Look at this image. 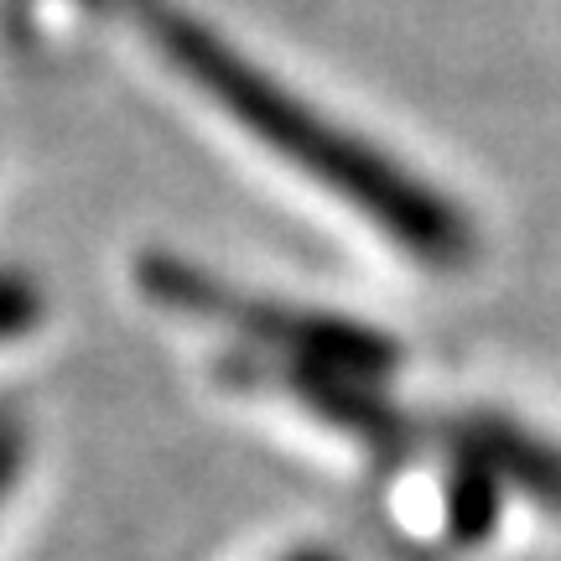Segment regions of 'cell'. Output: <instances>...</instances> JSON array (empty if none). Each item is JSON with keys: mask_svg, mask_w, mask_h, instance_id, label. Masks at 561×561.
Returning a JSON list of instances; mask_svg holds the SVG:
<instances>
[{"mask_svg": "<svg viewBox=\"0 0 561 561\" xmlns=\"http://www.w3.org/2000/svg\"><path fill=\"white\" fill-rule=\"evenodd\" d=\"M286 561H339L333 551H297V557H286Z\"/></svg>", "mask_w": 561, "mask_h": 561, "instance_id": "cell-7", "label": "cell"}, {"mask_svg": "<svg viewBox=\"0 0 561 561\" xmlns=\"http://www.w3.org/2000/svg\"><path fill=\"white\" fill-rule=\"evenodd\" d=\"M110 11L136 32L146 58L172 73L203 110H214L240 140L343 203L401 255L437 271L473 255V224L437 182L411 172L348 121L328 115L312 94L224 37L208 16L187 11L182 0H110Z\"/></svg>", "mask_w": 561, "mask_h": 561, "instance_id": "cell-1", "label": "cell"}, {"mask_svg": "<svg viewBox=\"0 0 561 561\" xmlns=\"http://www.w3.org/2000/svg\"><path fill=\"white\" fill-rule=\"evenodd\" d=\"M140 286L182 318L214 322L224 333H234L271 364L339 369V375H359V380H385L401 364V348L385 339L380 328L333 318V312H312V307H286V301L271 297H244L240 286L208 276V271H193L182 261H146Z\"/></svg>", "mask_w": 561, "mask_h": 561, "instance_id": "cell-2", "label": "cell"}, {"mask_svg": "<svg viewBox=\"0 0 561 561\" xmlns=\"http://www.w3.org/2000/svg\"><path fill=\"white\" fill-rule=\"evenodd\" d=\"M21 458H26V437H21V421L0 405V504H5V494L16 489L21 479Z\"/></svg>", "mask_w": 561, "mask_h": 561, "instance_id": "cell-6", "label": "cell"}, {"mask_svg": "<svg viewBox=\"0 0 561 561\" xmlns=\"http://www.w3.org/2000/svg\"><path fill=\"white\" fill-rule=\"evenodd\" d=\"M442 442H447L453 458L479 462L483 473H494L504 489H515V494L546 504V510H561V447L515 426L510 416H489V411L458 416L447 421Z\"/></svg>", "mask_w": 561, "mask_h": 561, "instance_id": "cell-3", "label": "cell"}, {"mask_svg": "<svg viewBox=\"0 0 561 561\" xmlns=\"http://www.w3.org/2000/svg\"><path fill=\"white\" fill-rule=\"evenodd\" d=\"M504 494H510V489H504L494 473H483L479 462L453 458V473L442 483V525H447V536L458 546L489 541L494 525H500Z\"/></svg>", "mask_w": 561, "mask_h": 561, "instance_id": "cell-4", "label": "cell"}, {"mask_svg": "<svg viewBox=\"0 0 561 561\" xmlns=\"http://www.w3.org/2000/svg\"><path fill=\"white\" fill-rule=\"evenodd\" d=\"M37 322H42L37 286H32L26 276H5V271H0V343L32 333Z\"/></svg>", "mask_w": 561, "mask_h": 561, "instance_id": "cell-5", "label": "cell"}]
</instances>
